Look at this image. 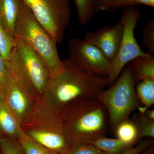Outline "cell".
I'll use <instances>...</instances> for the list:
<instances>
[{"mask_svg": "<svg viewBox=\"0 0 154 154\" xmlns=\"http://www.w3.org/2000/svg\"><path fill=\"white\" fill-rule=\"evenodd\" d=\"M63 62V69L48 77L41 98L56 110L61 112L76 101L96 99L109 84L107 78L85 70L69 60Z\"/></svg>", "mask_w": 154, "mask_h": 154, "instance_id": "obj_1", "label": "cell"}, {"mask_svg": "<svg viewBox=\"0 0 154 154\" xmlns=\"http://www.w3.org/2000/svg\"><path fill=\"white\" fill-rule=\"evenodd\" d=\"M61 113L65 134L71 145L88 143L105 136L107 112L103 104L96 99L76 101Z\"/></svg>", "mask_w": 154, "mask_h": 154, "instance_id": "obj_2", "label": "cell"}, {"mask_svg": "<svg viewBox=\"0 0 154 154\" xmlns=\"http://www.w3.org/2000/svg\"><path fill=\"white\" fill-rule=\"evenodd\" d=\"M21 126L27 136L45 148L60 154L69 151L71 145L65 134L61 113L42 99L36 101Z\"/></svg>", "mask_w": 154, "mask_h": 154, "instance_id": "obj_3", "label": "cell"}, {"mask_svg": "<svg viewBox=\"0 0 154 154\" xmlns=\"http://www.w3.org/2000/svg\"><path fill=\"white\" fill-rule=\"evenodd\" d=\"M8 72L24 85L36 100L44 94L48 79L47 70L36 53L22 39L15 38V45L8 60Z\"/></svg>", "mask_w": 154, "mask_h": 154, "instance_id": "obj_4", "label": "cell"}, {"mask_svg": "<svg viewBox=\"0 0 154 154\" xmlns=\"http://www.w3.org/2000/svg\"><path fill=\"white\" fill-rule=\"evenodd\" d=\"M15 38L23 40L36 53L44 64L48 77L63 69L64 64L60 57L56 42L24 2L16 24Z\"/></svg>", "mask_w": 154, "mask_h": 154, "instance_id": "obj_5", "label": "cell"}, {"mask_svg": "<svg viewBox=\"0 0 154 154\" xmlns=\"http://www.w3.org/2000/svg\"><path fill=\"white\" fill-rule=\"evenodd\" d=\"M114 84L103 90L96 98L105 106L110 124L115 128L128 119L139 105L135 80L130 66L128 67Z\"/></svg>", "mask_w": 154, "mask_h": 154, "instance_id": "obj_6", "label": "cell"}, {"mask_svg": "<svg viewBox=\"0 0 154 154\" xmlns=\"http://www.w3.org/2000/svg\"><path fill=\"white\" fill-rule=\"evenodd\" d=\"M23 1L53 39L57 43L61 42L71 16L69 0Z\"/></svg>", "mask_w": 154, "mask_h": 154, "instance_id": "obj_7", "label": "cell"}, {"mask_svg": "<svg viewBox=\"0 0 154 154\" xmlns=\"http://www.w3.org/2000/svg\"><path fill=\"white\" fill-rule=\"evenodd\" d=\"M140 18L139 10L134 6L128 7L122 14L123 33L118 53L111 62L107 77L109 84L115 82L125 66L140 56L146 54L138 44L134 35L137 22Z\"/></svg>", "mask_w": 154, "mask_h": 154, "instance_id": "obj_8", "label": "cell"}, {"mask_svg": "<svg viewBox=\"0 0 154 154\" xmlns=\"http://www.w3.org/2000/svg\"><path fill=\"white\" fill-rule=\"evenodd\" d=\"M69 60L81 69L107 78L111 62L99 48L85 39L74 38L68 43Z\"/></svg>", "mask_w": 154, "mask_h": 154, "instance_id": "obj_9", "label": "cell"}, {"mask_svg": "<svg viewBox=\"0 0 154 154\" xmlns=\"http://www.w3.org/2000/svg\"><path fill=\"white\" fill-rule=\"evenodd\" d=\"M9 75L3 99L21 124L30 114L37 100L16 78L9 73Z\"/></svg>", "mask_w": 154, "mask_h": 154, "instance_id": "obj_10", "label": "cell"}, {"mask_svg": "<svg viewBox=\"0 0 154 154\" xmlns=\"http://www.w3.org/2000/svg\"><path fill=\"white\" fill-rule=\"evenodd\" d=\"M123 29V22L120 19L116 25H107L86 33L84 39L99 48L111 62L118 53Z\"/></svg>", "mask_w": 154, "mask_h": 154, "instance_id": "obj_11", "label": "cell"}, {"mask_svg": "<svg viewBox=\"0 0 154 154\" xmlns=\"http://www.w3.org/2000/svg\"><path fill=\"white\" fill-rule=\"evenodd\" d=\"M23 0H0V19L7 31L15 38V28Z\"/></svg>", "mask_w": 154, "mask_h": 154, "instance_id": "obj_12", "label": "cell"}, {"mask_svg": "<svg viewBox=\"0 0 154 154\" xmlns=\"http://www.w3.org/2000/svg\"><path fill=\"white\" fill-rule=\"evenodd\" d=\"M0 129L8 137L16 139L22 131L19 120L3 99L0 100Z\"/></svg>", "mask_w": 154, "mask_h": 154, "instance_id": "obj_13", "label": "cell"}, {"mask_svg": "<svg viewBox=\"0 0 154 154\" xmlns=\"http://www.w3.org/2000/svg\"><path fill=\"white\" fill-rule=\"evenodd\" d=\"M130 67L135 80L154 79V58L150 54L135 59Z\"/></svg>", "mask_w": 154, "mask_h": 154, "instance_id": "obj_14", "label": "cell"}, {"mask_svg": "<svg viewBox=\"0 0 154 154\" xmlns=\"http://www.w3.org/2000/svg\"><path fill=\"white\" fill-rule=\"evenodd\" d=\"M95 146L106 154H119L132 148L134 146L128 144L117 138L104 136L88 143Z\"/></svg>", "mask_w": 154, "mask_h": 154, "instance_id": "obj_15", "label": "cell"}, {"mask_svg": "<svg viewBox=\"0 0 154 154\" xmlns=\"http://www.w3.org/2000/svg\"><path fill=\"white\" fill-rule=\"evenodd\" d=\"M115 129L116 138L125 143L134 146L140 139L137 125L128 119L119 123Z\"/></svg>", "mask_w": 154, "mask_h": 154, "instance_id": "obj_16", "label": "cell"}, {"mask_svg": "<svg viewBox=\"0 0 154 154\" xmlns=\"http://www.w3.org/2000/svg\"><path fill=\"white\" fill-rule=\"evenodd\" d=\"M138 99L149 109L154 104V79L140 81L136 87Z\"/></svg>", "mask_w": 154, "mask_h": 154, "instance_id": "obj_17", "label": "cell"}, {"mask_svg": "<svg viewBox=\"0 0 154 154\" xmlns=\"http://www.w3.org/2000/svg\"><path fill=\"white\" fill-rule=\"evenodd\" d=\"M74 1L79 23L81 25H87L95 14V0Z\"/></svg>", "mask_w": 154, "mask_h": 154, "instance_id": "obj_18", "label": "cell"}, {"mask_svg": "<svg viewBox=\"0 0 154 154\" xmlns=\"http://www.w3.org/2000/svg\"><path fill=\"white\" fill-rule=\"evenodd\" d=\"M26 154H60L36 143L22 131L17 138Z\"/></svg>", "mask_w": 154, "mask_h": 154, "instance_id": "obj_19", "label": "cell"}, {"mask_svg": "<svg viewBox=\"0 0 154 154\" xmlns=\"http://www.w3.org/2000/svg\"><path fill=\"white\" fill-rule=\"evenodd\" d=\"M15 45V38L7 31L0 19V55L8 60Z\"/></svg>", "mask_w": 154, "mask_h": 154, "instance_id": "obj_20", "label": "cell"}, {"mask_svg": "<svg viewBox=\"0 0 154 154\" xmlns=\"http://www.w3.org/2000/svg\"><path fill=\"white\" fill-rule=\"evenodd\" d=\"M139 113L134 122L138 129L140 138H154V120L149 119L144 113Z\"/></svg>", "mask_w": 154, "mask_h": 154, "instance_id": "obj_21", "label": "cell"}, {"mask_svg": "<svg viewBox=\"0 0 154 154\" xmlns=\"http://www.w3.org/2000/svg\"><path fill=\"white\" fill-rule=\"evenodd\" d=\"M1 154H26L17 139L9 137L0 139Z\"/></svg>", "mask_w": 154, "mask_h": 154, "instance_id": "obj_22", "label": "cell"}, {"mask_svg": "<svg viewBox=\"0 0 154 154\" xmlns=\"http://www.w3.org/2000/svg\"><path fill=\"white\" fill-rule=\"evenodd\" d=\"M133 6L130 0H95V14L119 7Z\"/></svg>", "mask_w": 154, "mask_h": 154, "instance_id": "obj_23", "label": "cell"}, {"mask_svg": "<svg viewBox=\"0 0 154 154\" xmlns=\"http://www.w3.org/2000/svg\"><path fill=\"white\" fill-rule=\"evenodd\" d=\"M142 43L150 53L154 54V20L147 23L142 30Z\"/></svg>", "mask_w": 154, "mask_h": 154, "instance_id": "obj_24", "label": "cell"}, {"mask_svg": "<svg viewBox=\"0 0 154 154\" xmlns=\"http://www.w3.org/2000/svg\"><path fill=\"white\" fill-rule=\"evenodd\" d=\"M67 154H106L93 145L88 143L74 144Z\"/></svg>", "mask_w": 154, "mask_h": 154, "instance_id": "obj_25", "label": "cell"}, {"mask_svg": "<svg viewBox=\"0 0 154 154\" xmlns=\"http://www.w3.org/2000/svg\"><path fill=\"white\" fill-rule=\"evenodd\" d=\"M9 75L5 60L0 55V99H3L8 83Z\"/></svg>", "mask_w": 154, "mask_h": 154, "instance_id": "obj_26", "label": "cell"}, {"mask_svg": "<svg viewBox=\"0 0 154 154\" xmlns=\"http://www.w3.org/2000/svg\"><path fill=\"white\" fill-rule=\"evenodd\" d=\"M151 146H152V145L150 142L148 140H145L135 146H134L132 148L119 154H137L148 148Z\"/></svg>", "mask_w": 154, "mask_h": 154, "instance_id": "obj_27", "label": "cell"}, {"mask_svg": "<svg viewBox=\"0 0 154 154\" xmlns=\"http://www.w3.org/2000/svg\"><path fill=\"white\" fill-rule=\"evenodd\" d=\"M130 2L133 6L137 4H142L152 8L154 7V0H130Z\"/></svg>", "mask_w": 154, "mask_h": 154, "instance_id": "obj_28", "label": "cell"}, {"mask_svg": "<svg viewBox=\"0 0 154 154\" xmlns=\"http://www.w3.org/2000/svg\"><path fill=\"white\" fill-rule=\"evenodd\" d=\"M145 115L151 120H154V110L151 109V110H146L144 113Z\"/></svg>", "mask_w": 154, "mask_h": 154, "instance_id": "obj_29", "label": "cell"}, {"mask_svg": "<svg viewBox=\"0 0 154 154\" xmlns=\"http://www.w3.org/2000/svg\"><path fill=\"white\" fill-rule=\"evenodd\" d=\"M137 154H154V147H152V146H151L148 148L146 149L143 151Z\"/></svg>", "mask_w": 154, "mask_h": 154, "instance_id": "obj_30", "label": "cell"}, {"mask_svg": "<svg viewBox=\"0 0 154 154\" xmlns=\"http://www.w3.org/2000/svg\"><path fill=\"white\" fill-rule=\"evenodd\" d=\"M0 100H1V99H0Z\"/></svg>", "mask_w": 154, "mask_h": 154, "instance_id": "obj_31", "label": "cell"}]
</instances>
